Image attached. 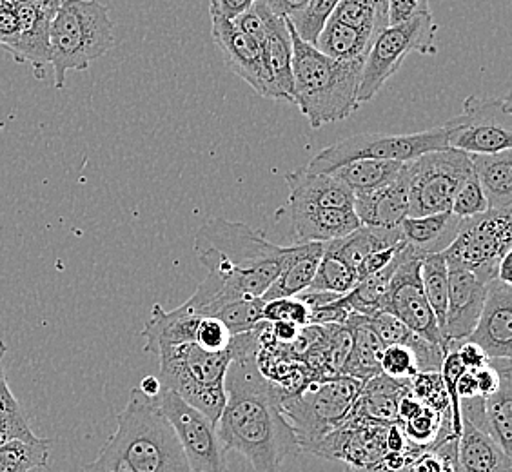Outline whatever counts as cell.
<instances>
[{
	"label": "cell",
	"mask_w": 512,
	"mask_h": 472,
	"mask_svg": "<svg viewBox=\"0 0 512 472\" xmlns=\"http://www.w3.org/2000/svg\"><path fill=\"white\" fill-rule=\"evenodd\" d=\"M266 322L253 331L233 336V360L226 373V407L217 433L227 453L246 456L255 472H280L300 443L282 411L289 394L267 380L256 365V351Z\"/></svg>",
	"instance_id": "6da1fadb"
},
{
	"label": "cell",
	"mask_w": 512,
	"mask_h": 472,
	"mask_svg": "<svg viewBox=\"0 0 512 472\" xmlns=\"http://www.w3.org/2000/svg\"><path fill=\"white\" fill-rule=\"evenodd\" d=\"M193 247L207 275L182 305L193 315L215 318L237 298H262L284 267L306 251L307 244L276 246L260 229L211 218L198 229Z\"/></svg>",
	"instance_id": "7a4b0ae2"
},
{
	"label": "cell",
	"mask_w": 512,
	"mask_h": 472,
	"mask_svg": "<svg viewBox=\"0 0 512 472\" xmlns=\"http://www.w3.org/2000/svg\"><path fill=\"white\" fill-rule=\"evenodd\" d=\"M99 456L80 472H191L173 427L155 398L135 387Z\"/></svg>",
	"instance_id": "3957f363"
},
{
	"label": "cell",
	"mask_w": 512,
	"mask_h": 472,
	"mask_svg": "<svg viewBox=\"0 0 512 472\" xmlns=\"http://www.w3.org/2000/svg\"><path fill=\"white\" fill-rule=\"evenodd\" d=\"M293 44V102L311 128L345 120L358 111V88L364 60L329 59L296 35L287 20Z\"/></svg>",
	"instance_id": "277c9868"
},
{
	"label": "cell",
	"mask_w": 512,
	"mask_h": 472,
	"mask_svg": "<svg viewBox=\"0 0 512 472\" xmlns=\"http://www.w3.org/2000/svg\"><path fill=\"white\" fill-rule=\"evenodd\" d=\"M115 46L113 20L99 0H66L50 20L53 86L64 88L69 71H84Z\"/></svg>",
	"instance_id": "5b68a950"
},
{
	"label": "cell",
	"mask_w": 512,
	"mask_h": 472,
	"mask_svg": "<svg viewBox=\"0 0 512 472\" xmlns=\"http://www.w3.org/2000/svg\"><path fill=\"white\" fill-rule=\"evenodd\" d=\"M155 356L160 382L217 425L226 407V373L233 360V344L222 353H209L197 344L164 345Z\"/></svg>",
	"instance_id": "8992f818"
},
{
	"label": "cell",
	"mask_w": 512,
	"mask_h": 472,
	"mask_svg": "<svg viewBox=\"0 0 512 472\" xmlns=\"http://www.w3.org/2000/svg\"><path fill=\"white\" fill-rule=\"evenodd\" d=\"M364 382L351 376H331L304 385L282 402L300 449L309 451L347 420Z\"/></svg>",
	"instance_id": "52a82bcc"
},
{
	"label": "cell",
	"mask_w": 512,
	"mask_h": 472,
	"mask_svg": "<svg viewBox=\"0 0 512 472\" xmlns=\"http://www.w3.org/2000/svg\"><path fill=\"white\" fill-rule=\"evenodd\" d=\"M409 217L449 213L460 187L473 177L471 157L458 149L429 151L405 162Z\"/></svg>",
	"instance_id": "ba28073f"
},
{
	"label": "cell",
	"mask_w": 512,
	"mask_h": 472,
	"mask_svg": "<svg viewBox=\"0 0 512 472\" xmlns=\"http://www.w3.org/2000/svg\"><path fill=\"white\" fill-rule=\"evenodd\" d=\"M438 24L431 13L407 20L404 24L387 26L371 44L365 55L362 79L358 88V104L375 99L385 82L398 73L411 53L433 55L436 51Z\"/></svg>",
	"instance_id": "9c48e42d"
},
{
	"label": "cell",
	"mask_w": 512,
	"mask_h": 472,
	"mask_svg": "<svg viewBox=\"0 0 512 472\" xmlns=\"http://www.w3.org/2000/svg\"><path fill=\"white\" fill-rule=\"evenodd\" d=\"M447 131L444 126L427 129L420 133L407 135H384V133H362L345 138L329 148L322 149L316 155L307 171L311 173H333L336 168L355 162V160H393V162H411L429 151L447 149Z\"/></svg>",
	"instance_id": "30bf717a"
},
{
	"label": "cell",
	"mask_w": 512,
	"mask_h": 472,
	"mask_svg": "<svg viewBox=\"0 0 512 472\" xmlns=\"http://www.w3.org/2000/svg\"><path fill=\"white\" fill-rule=\"evenodd\" d=\"M511 251L512 209H489L463 220L444 256L447 267L469 271L489 284L496 278L500 260Z\"/></svg>",
	"instance_id": "8fae6325"
},
{
	"label": "cell",
	"mask_w": 512,
	"mask_h": 472,
	"mask_svg": "<svg viewBox=\"0 0 512 472\" xmlns=\"http://www.w3.org/2000/svg\"><path fill=\"white\" fill-rule=\"evenodd\" d=\"M447 146L467 155H493L512 149L511 97H478L463 102L458 117L447 120Z\"/></svg>",
	"instance_id": "7c38bea8"
},
{
	"label": "cell",
	"mask_w": 512,
	"mask_h": 472,
	"mask_svg": "<svg viewBox=\"0 0 512 472\" xmlns=\"http://www.w3.org/2000/svg\"><path fill=\"white\" fill-rule=\"evenodd\" d=\"M424 255L414 251L405 244L398 253V266L394 271L389 291L385 295L380 311L394 316L407 325L413 333L422 336L429 344L438 345L445 354L449 345L445 344L444 335L436 324L433 309L425 298L424 287L420 280V264Z\"/></svg>",
	"instance_id": "4fadbf2b"
},
{
	"label": "cell",
	"mask_w": 512,
	"mask_h": 472,
	"mask_svg": "<svg viewBox=\"0 0 512 472\" xmlns=\"http://www.w3.org/2000/svg\"><path fill=\"white\" fill-rule=\"evenodd\" d=\"M158 409L173 427L178 443L186 454L191 472H229L227 451L220 442L217 425L177 393L164 389L155 398Z\"/></svg>",
	"instance_id": "5bb4252c"
},
{
	"label": "cell",
	"mask_w": 512,
	"mask_h": 472,
	"mask_svg": "<svg viewBox=\"0 0 512 472\" xmlns=\"http://www.w3.org/2000/svg\"><path fill=\"white\" fill-rule=\"evenodd\" d=\"M389 425L347 416L340 427L311 447L309 453L327 460H342L358 472L371 469L387 453Z\"/></svg>",
	"instance_id": "9a60e30c"
},
{
	"label": "cell",
	"mask_w": 512,
	"mask_h": 472,
	"mask_svg": "<svg viewBox=\"0 0 512 472\" xmlns=\"http://www.w3.org/2000/svg\"><path fill=\"white\" fill-rule=\"evenodd\" d=\"M211 35L227 68L255 89L260 97L269 99V82L260 40L238 30L231 20L224 19H213Z\"/></svg>",
	"instance_id": "2e32d148"
},
{
	"label": "cell",
	"mask_w": 512,
	"mask_h": 472,
	"mask_svg": "<svg viewBox=\"0 0 512 472\" xmlns=\"http://www.w3.org/2000/svg\"><path fill=\"white\" fill-rule=\"evenodd\" d=\"M467 340L480 345L491 360H511L512 286L496 278L487 284L482 315Z\"/></svg>",
	"instance_id": "e0dca14e"
},
{
	"label": "cell",
	"mask_w": 512,
	"mask_h": 472,
	"mask_svg": "<svg viewBox=\"0 0 512 472\" xmlns=\"http://www.w3.org/2000/svg\"><path fill=\"white\" fill-rule=\"evenodd\" d=\"M487 298V284L473 273L449 267V300L445 315L444 338L449 351L473 335Z\"/></svg>",
	"instance_id": "ac0fdd59"
},
{
	"label": "cell",
	"mask_w": 512,
	"mask_h": 472,
	"mask_svg": "<svg viewBox=\"0 0 512 472\" xmlns=\"http://www.w3.org/2000/svg\"><path fill=\"white\" fill-rule=\"evenodd\" d=\"M260 46L269 82V99L293 102V44L287 19L276 17L271 11Z\"/></svg>",
	"instance_id": "d6986e66"
},
{
	"label": "cell",
	"mask_w": 512,
	"mask_h": 472,
	"mask_svg": "<svg viewBox=\"0 0 512 472\" xmlns=\"http://www.w3.org/2000/svg\"><path fill=\"white\" fill-rule=\"evenodd\" d=\"M19 15V35L11 44V57L17 62H28L40 79V71L50 64V13L42 10L37 0H24L15 6Z\"/></svg>",
	"instance_id": "ffe728a7"
},
{
	"label": "cell",
	"mask_w": 512,
	"mask_h": 472,
	"mask_svg": "<svg viewBox=\"0 0 512 472\" xmlns=\"http://www.w3.org/2000/svg\"><path fill=\"white\" fill-rule=\"evenodd\" d=\"M291 206V224L295 231L296 244L309 242H333L353 233L362 226L355 209H325V207Z\"/></svg>",
	"instance_id": "44dd1931"
},
{
	"label": "cell",
	"mask_w": 512,
	"mask_h": 472,
	"mask_svg": "<svg viewBox=\"0 0 512 472\" xmlns=\"http://www.w3.org/2000/svg\"><path fill=\"white\" fill-rule=\"evenodd\" d=\"M356 217L362 226L398 227L409 217L405 164L398 178L371 193L355 195Z\"/></svg>",
	"instance_id": "7402d4cb"
},
{
	"label": "cell",
	"mask_w": 512,
	"mask_h": 472,
	"mask_svg": "<svg viewBox=\"0 0 512 472\" xmlns=\"http://www.w3.org/2000/svg\"><path fill=\"white\" fill-rule=\"evenodd\" d=\"M289 204L325 207V209H353L355 195L338 178L324 173H311L306 168L286 175Z\"/></svg>",
	"instance_id": "603a6c76"
},
{
	"label": "cell",
	"mask_w": 512,
	"mask_h": 472,
	"mask_svg": "<svg viewBox=\"0 0 512 472\" xmlns=\"http://www.w3.org/2000/svg\"><path fill=\"white\" fill-rule=\"evenodd\" d=\"M404 244V235H402L400 226H360L344 238L325 242L324 253L336 256L338 260H342L356 271L369 256L385 251V249L404 246Z\"/></svg>",
	"instance_id": "cb8c5ba5"
},
{
	"label": "cell",
	"mask_w": 512,
	"mask_h": 472,
	"mask_svg": "<svg viewBox=\"0 0 512 472\" xmlns=\"http://www.w3.org/2000/svg\"><path fill=\"white\" fill-rule=\"evenodd\" d=\"M456 453L462 472H511L512 460L503 453L493 436L462 418V433L456 440Z\"/></svg>",
	"instance_id": "d4e9b609"
},
{
	"label": "cell",
	"mask_w": 512,
	"mask_h": 472,
	"mask_svg": "<svg viewBox=\"0 0 512 472\" xmlns=\"http://www.w3.org/2000/svg\"><path fill=\"white\" fill-rule=\"evenodd\" d=\"M344 325L351 333V349L340 374L351 376L360 382H367L382 374L380 358L384 353V344L369 324V318L351 313Z\"/></svg>",
	"instance_id": "484cf974"
},
{
	"label": "cell",
	"mask_w": 512,
	"mask_h": 472,
	"mask_svg": "<svg viewBox=\"0 0 512 472\" xmlns=\"http://www.w3.org/2000/svg\"><path fill=\"white\" fill-rule=\"evenodd\" d=\"M409 389V382H400L385 374H378L364 382L349 416L373 422L394 423L398 420L400 400L405 393H409Z\"/></svg>",
	"instance_id": "4316f807"
},
{
	"label": "cell",
	"mask_w": 512,
	"mask_h": 472,
	"mask_svg": "<svg viewBox=\"0 0 512 472\" xmlns=\"http://www.w3.org/2000/svg\"><path fill=\"white\" fill-rule=\"evenodd\" d=\"M462 222V218L449 211L427 217H407L400 229L405 244H409L420 255H440L453 244Z\"/></svg>",
	"instance_id": "83f0119b"
},
{
	"label": "cell",
	"mask_w": 512,
	"mask_h": 472,
	"mask_svg": "<svg viewBox=\"0 0 512 472\" xmlns=\"http://www.w3.org/2000/svg\"><path fill=\"white\" fill-rule=\"evenodd\" d=\"M500 373L496 393L483 398L485 431L493 436L503 453L512 454V364L511 360H491Z\"/></svg>",
	"instance_id": "f1b7e54d"
},
{
	"label": "cell",
	"mask_w": 512,
	"mask_h": 472,
	"mask_svg": "<svg viewBox=\"0 0 512 472\" xmlns=\"http://www.w3.org/2000/svg\"><path fill=\"white\" fill-rule=\"evenodd\" d=\"M469 157L489 209H512V149Z\"/></svg>",
	"instance_id": "f546056e"
},
{
	"label": "cell",
	"mask_w": 512,
	"mask_h": 472,
	"mask_svg": "<svg viewBox=\"0 0 512 472\" xmlns=\"http://www.w3.org/2000/svg\"><path fill=\"white\" fill-rule=\"evenodd\" d=\"M324 256V244L309 242L306 251L289 262L284 271L278 275L275 282L269 286L262 300H276V298H293L309 289L316 275L318 264Z\"/></svg>",
	"instance_id": "4dcf8cb0"
},
{
	"label": "cell",
	"mask_w": 512,
	"mask_h": 472,
	"mask_svg": "<svg viewBox=\"0 0 512 472\" xmlns=\"http://www.w3.org/2000/svg\"><path fill=\"white\" fill-rule=\"evenodd\" d=\"M404 168L402 162L393 160H355L336 168L333 177L353 191V195L371 193L394 182Z\"/></svg>",
	"instance_id": "1f68e13d"
},
{
	"label": "cell",
	"mask_w": 512,
	"mask_h": 472,
	"mask_svg": "<svg viewBox=\"0 0 512 472\" xmlns=\"http://www.w3.org/2000/svg\"><path fill=\"white\" fill-rule=\"evenodd\" d=\"M371 44L373 40L364 33H360L355 28H349L342 22L329 19L316 39L315 48L329 59L349 62V60L365 59V55L371 50Z\"/></svg>",
	"instance_id": "d6a6232c"
},
{
	"label": "cell",
	"mask_w": 512,
	"mask_h": 472,
	"mask_svg": "<svg viewBox=\"0 0 512 472\" xmlns=\"http://www.w3.org/2000/svg\"><path fill=\"white\" fill-rule=\"evenodd\" d=\"M331 19L375 40L389 26L387 0H340Z\"/></svg>",
	"instance_id": "836d02e7"
},
{
	"label": "cell",
	"mask_w": 512,
	"mask_h": 472,
	"mask_svg": "<svg viewBox=\"0 0 512 472\" xmlns=\"http://www.w3.org/2000/svg\"><path fill=\"white\" fill-rule=\"evenodd\" d=\"M420 280H422V287H424L425 298L433 309L436 324L444 335L447 300H449V267L445 262L444 253L427 255L422 258Z\"/></svg>",
	"instance_id": "e575fe53"
},
{
	"label": "cell",
	"mask_w": 512,
	"mask_h": 472,
	"mask_svg": "<svg viewBox=\"0 0 512 472\" xmlns=\"http://www.w3.org/2000/svg\"><path fill=\"white\" fill-rule=\"evenodd\" d=\"M396 266H398V255L394 256L393 262L382 271L360 280L353 291H349L347 295L342 296V302L347 305V309L351 313L364 316L378 313L385 295L389 291V284H391Z\"/></svg>",
	"instance_id": "d590c367"
},
{
	"label": "cell",
	"mask_w": 512,
	"mask_h": 472,
	"mask_svg": "<svg viewBox=\"0 0 512 472\" xmlns=\"http://www.w3.org/2000/svg\"><path fill=\"white\" fill-rule=\"evenodd\" d=\"M53 440L10 442L0 445V472H37L50 462Z\"/></svg>",
	"instance_id": "8d00e7d4"
},
{
	"label": "cell",
	"mask_w": 512,
	"mask_h": 472,
	"mask_svg": "<svg viewBox=\"0 0 512 472\" xmlns=\"http://www.w3.org/2000/svg\"><path fill=\"white\" fill-rule=\"evenodd\" d=\"M356 284H358V275H356L353 267L347 266L345 262L338 260L336 256L324 253L309 289L344 296L349 291H353Z\"/></svg>",
	"instance_id": "74e56055"
},
{
	"label": "cell",
	"mask_w": 512,
	"mask_h": 472,
	"mask_svg": "<svg viewBox=\"0 0 512 472\" xmlns=\"http://www.w3.org/2000/svg\"><path fill=\"white\" fill-rule=\"evenodd\" d=\"M262 309H264L262 298H237L224 305L215 318L226 325L231 335H242V333L253 331L256 325L264 322Z\"/></svg>",
	"instance_id": "f35d334b"
},
{
	"label": "cell",
	"mask_w": 512,
	"mask_h": 472,
	"mask_svg": "<svg viewBox=\"0 0 512 472\" xmlns=\"http://www.w3.org/2000/svg\"><path fill=\"white\" fill-rule=\"evenodd\" d=\"M338 2L340 0H309L304 10L298 11L287 20L291 22L300 39L315 46L320 31L324 30L325 22L331 19Z\"/></svg>",
	"instance_id": "ab89813d"
},
{
	"label": "cell",
	"mask_w": 512,
	"mask_h": 472,
	"mask_svg": "<svg viewBox=\"0 0 512 472\" xmlns=\"http://www.w3.org/2000/svg\"><path fill=\"white\" fill-rule=\"evenodd\" d=\"M380 371L393 380L411 382L420 373V367L413 349L405 345H387L380 358Z\"/></svg>",
	"instance_id": "60d3db41"
},
{
	"label": "cell",
	"mask_w": 512,
	"mask_h": 472,
	"mask_svg": "<svg viewBox=\"0 0 512 472\" xmlns=\"http://www.w3.org/2000/svg\"><path fill=\"white\" fill-rule=\"evenodd\" d=\"M309 307H307L302 300H298L296 296L293 298H276V300H269L264 302V309H262V318L264 322L269 324H293L296 327H307L309 325Z\"/></svg>",
	"instance_id": "b9f144b4"
},
{
	"label": "cell",
	"mask_w": 512,
	"mask_h": 472,
	"mask_svg": "<svg viewBox=\"0 0 512 472\" xmlns=\"http://www.w3.org/2000/svg\"><path fill=\"white\" fill-rule=\"evenodd\" d=\"M195 344L209 353H222L233 344V335L218 318L200 316L195 331Z\"/></svg>",
	"instance_id": "7bdbcfd3"
},
{
	"label": "cell",
	"mask_w": 512,
	"mask_h": 472,
	"mask_svg": "<svg viewBox=\"0 0 512 472\" xmlns=\"http://www.w3.org/2000/svg\"><path fill=\"white\" fill-rule=\"evenodd\" d=\"M485 211H489V204H487V198L483 195L482 187L473 173V177L469 178L456 193L451 213L465 220V218L478 217Z\"/></svg>",
	"instance_id": "ee69618b"
},
{
	"label": "cell",
	"mask_w": 512,
	"mask_h": 472,
	"mask_svg": "<svg viewBox=\"0 0 512 472\" xmlns=\"http://www.w3.org/2000/svg\"><path fill=\"white\" fill-rule=\"evenodd\" d=\"M37 442L39 436L33 433L30 420L24 411L10 413L0 411V445L10 442Z\"/></svg>",
	"instance_id": "f6af8a7d"
},
{
	"label": "cell",
	"mask_w": 512,
	"mask_h": 472,
	"mask_svg": "<svg viewBox=\"0 0 512 472\" xmlns=\"http://www.w3.org/2000/svg\"><path fill=\"white\" fill-rule=\"evenodd\" d=\"M429 11V0H387L389 26L404 24L407 20L420 17Z\"/></svg>",
	"instance_id": "bcb514c9"
},
{
	"label": "cell",
	"mask_w": 512,
	"mask_h": 472,
	"mask_svg": "<svg viewBox=\"0 0 512 472\" xmlns=\"http://www.w3.org/2000/svg\"><path fill=\"white\" fill-rule=\"evenodd\" d=\"M453 347L456 354H458V358H460V362L465 367V371L474 373V371L482 369L491 362V358L485 354L482 347L469 342V340H463L460 344H454Z\"/></svg>",
	"instance_id": "7dc6e473"
},
{
	"label": "cell",
	"mask_w": 512,
	"mask_h": 472,
	"mask_svg": "<svg viewBox=\"0 0 512 472\" xmlns=\"http://www.w3.org/2000/svg\"><path fill=\"white\" fill-rule=\"evenodd\" d=\"M256 0H209L211 19L235 20L249 10Z\"/></svg>",
	"instance_id": "c3c4849f"
},
{
	"label": "cell",
	"mask_w": 512,
	"mask_h": 472,
	"mask_svg": "<svg viewBox=\"0 0 512 472\" xmlns=\"http://www.w3.org/2000/svg\"><path fill=\"white\" fill-rule=\"evenodd\" d=\"M19 35V15L15 6L4 4L0 8V46L8 50Z\"/></svg>",
	"instance_id": "681fc988"
},
{
	"label": "cell",
	"mask_w": 512,
	"mask_h": 472,
	"mask_svg": "<svg viewBox=\"0 0 512 472\" xmlns=\"http://www.w3.org/2000/svg\"><path fill=\"white\" fill-rule=\"evenodd\" d=\"M473 374L480 398H487V396H491V394L498 391V387H500V373H498V369L491 362H489V365L482 367V369L474 371Z\"/></svg>",
	"instance_id": "f907efd6"
},
{
	"label": "cell",
	"mask_w": 512,
	"mask_h": 472,
	"mask_svg": "<svg viewBox=\"0 0 512 472\" xmlns=\"http://www.w3.org/2000/svg\"><path fill=\"white\" fill-rule=\"evenodd\" d=\"M0 411H10V413H20L22 411L15 394L11 393L2 358H0Z\"/></svg>",
	"instance_id": "816d5d0a"
},
{
	"label": "cell",
	"mask_w": 512,
	"mask_h": 472,
	"mask_svg": "<svg viewBox=\"0 0 512 472\" xmlns=\"http://www.w3.org/2000/svg\"><path fill=\"white\" fill-rule=\"evenodd\" d=\"M269 10L275 13L276 17L289 19L300 10H304L309 0H262Z\"/></svg>",
	"instance_id": "f5cc1de1"
},
{
	"label": "cell",
	"mask_w": 512,
	"mask_h": 472,
	"mask_svg": "<svg viewBox=\"0 0 512 472\" xmlns=\"http://www.w3.org/2000/svg\"><path fill=\"white\" fill-rule=\"evenodd\" d=\"M454 396L458 398V402L480 398L478 387H476V380H474V374L471 373V371H465V373L458 378V382L454 384Z\"/></svg>",
	"instance_id": "db71d44e"
},
{
	"label": "cell",
	"mask_w": 512,
	"mask_h": 472,
	"mask_svg": "<svg viewBox=\"0 0 512 472\" xmlns=\"http://www.w3.org/2000/svg\"><path fill=\"white\" fill-rule=\"evenodd\" d=\"M138 389L142 391V394H146L148 398H157L160 391H162V382L158 376L149 374L146 378H142V382L138 385Z\"/></svg>",
	"instance_id": "11a10c76"
},
{
	"label": "cell",
	"mask_w": 512,
	"mask_h": 472,
	"mask_svg": "<svg viewBox=\"0 0 512 472\" xmlns=\"http://www.w3.org/2000/svg\"><path fill=\"white\" fill-rule=\"evenodd\" d=\"M511 262L512 251L503 256L502 260H500V264H498V269H496V280H500L503 284H509V286H512Z\"/></svg>",
	"instance_id": "9f6ffc18"
},
{
	"label": "cell",
	"mask_w": 512,
	"mask_h": 472,
	"mask_svg": "<svg viewBox=\"0 0 512 472\" xmlns=\"http://www.w3.org/2000/svg\"><path fill=\"white\" fill-rule=\"evenodd\" d=\"M37 2H39V6L42 10L46 11V13H50L51 17H53L66 0H37Z\"/></svg>",
	"instance_id": "6f0895ef"
},
{
	"label": "cell",
	"mask_w": 512,
	"mask_h": 472,
	"mask_svg": "<svg viewBox=\"0 0 512 472\" xmlns=\"http://www.w3.org/2000/svg\"><path fill=\"white\" fill-rule=\"evenodd\" d=\"M6 353H8V347H6V344L0 340V358H2Z\"/></svg>",
	"instance_id": "680465c9"
},
{
	"label": "cell",
	"mask_w": 512,
	"mask_h": 472,
	"mask_svg": "<svg viewBox=\"0 0 512 472\" xmlns=\"http://www.w3.org/2000/svg\"><path fill=\"white\" fill-rule=\"evenodd\" d=\"M512 472V471H511Z\"/></svg>",
	"instance_id": "91938a15"
}]
</instances>
